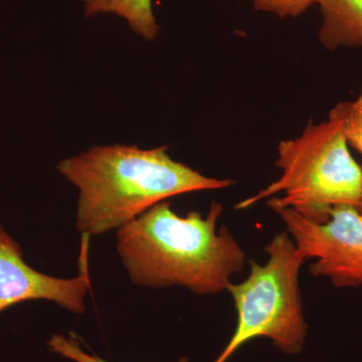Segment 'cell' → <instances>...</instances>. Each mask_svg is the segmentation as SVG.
Here are the masks:
<instances>
[{
	"instance_id": "cell-1",
	"label": "cell",
	"mask_w": 362,
	"mask_h": 362,
	"mask_svg": "<svg viewBox=\"0 0 362 362\" xmlns=\"http://www.w3.org/2000/svg\"><path fill=\"white\" fill-rule=\"evenodd\" d=\"M221 214L223 206L213 202L206 216H181L165 201L119 228L117 250L132 282L181 286L199 295L226 291L246 255L226 226L218 230Z\"/></svg>"
},
{
	"instance_id": "cell-2",
	"label": "cell",
	"mask_w": 362,
	"mask_h": 362,
	"mask_svg": "<svg viewBox=\"0 0 362 362\" xmlns=\"http://www.w3.org/2000/svg\"><path fill=\"white\" fill-rule=\"evenodd\" d=\"M58 170L78 187L76 225L89 237L121 228L176 195L233 185V180L207 177L173 160L168 146H95L62 161Z\"/></svg>"
},
{
	"instance_id": "cell-3",
	"label": "cell",
	"mask_w": 362,
	"mask_h": 362,
	"mask_svg": "<svg viewBox=\"0 0 362 362\" xmlns=\"http://www.w3.org/2000/svg\"><path fill=\"white\" fill-rule=\"evenodd\" d=\"M276 165L280 177L235 209L266 201L273 211L291 209L312 223H324L335 207L359 206L362 168L350 153L334 108L327 120L309 124L298 137L280 142Z\"/></svg>"
},
{
	"instance_id": "cell-4",
	"label": "cell",
	"mask_w": 362,
	"mask_h": 362,
	"mask_svg": "<svg viewBox=\"0 0 362 362\" xmlns=\"http://www.w3.org/2000/svg\"><path fill=\"white\" fill-rule=\"evenodd\" d=\"M265 251L269 256L265 264L252 261L249 276L226 287L237 310V326L214 362L228 361L243 345L259 337L269 338L289 356L303 349L307 323L299 276L305 259L287 230L274 235Z\"/></svg>"
},
{
	"instance_id": "cell-5",
	"label": "cell",
	"mask_w": 362,
	"mask_h": 362,
	"mask_svg": "<svg viewBox=\"0 0 362 362\" xmlns=\"http://www.w3.org/2000/svg\"><path fill=\"white\" fill-rule=\"evenodd\" d=\"M274 211L305 261L315 259L310 267L314 277L329 279L339 288L362 286V214L356 206L335 207L324 223H312L291 209Z\"/></svg>"
},
{
	"instance_id": "cell-6",
	"label": "cell",
	"mask_w": 362,
	"mask_h": 362,
	"mask_svg": "<svg viewBox=\"0 0 362 362\" xmlns=\"http://www.w3.org/2000/svg\"><path fill=\"white\" fill-rule=\"evenodd\" d=\"M88 289L87 266L74 279L40 273L25 263L20 245L0 226V313L21 302L47 300L73 313L83 314Z\"/></svg>"
},
{
	"instance_id": "cell-7",
	"label": "cell",
	"mask_w": 362,
	"mask_h": 362,
	"mask_svg": "<svg viewBox=\"0 0 362 362\" xmlns=\"http://www.w3.org/2000/svg\"><path fill=\"white\" fill-rule=\"evenodd\" d=\"M319 42L325 49L362 47V0H318Z\"/></svg>"
},
{
	"instance_id": "cell-8",
	"label": "cell",
	"mask_w": 362,
	"mask_h": 362,
	"mask_svg": "<svg viewBox=\"0 0 362 362\" xmlns=\"http://www.w3.org/2000/svg\"><path fill=\"white\" fill-rule=\"evenodd\" d=\"M85 14H115L127 21L133 32L147 40H156L158 25L152 0H84Z\"/></svg>"
},
{
	"instance_id": "cell-9",
	"label": "cell",
	"mask_w": 362,
	"mask_h": 362,
	"mask_svg": "<svg viewBox=\"0 0 362 362\" xmlns=\"http://www.w3.org/2000/svg\"><path fill=\"white\" fill-rule=\"evenodd\" d=\"M333 108L341 118L343 133L349 146L362 154V94L354 101L340 102Z\"/></svg>"
},
{
	"instance_id": "cell-10",
	"label": "cell",
	"mask_w": 362,
	"mask_h": 362,
	"mask_svg": "<svg viewBox=\"0 0 362 362\" xmlns=\"http://www.w3.org/2000/svg\"><path fill=\"white\" fill-rule=\"evenodd\" d=\"M47 346L49 351L75 362H107L97 354L85 351L74 333H71L69 337L61 334L52 335L47 340ZM176 362H188V359L181 357Z\"/></svg>"
},
{
	"instance_id": "cell-11",
	"label": "cell",
	"mask_w": 362,
	"mask_h": 362,
	"mask_svg": "<svg viewBox=\"0 0 362 362\" xmlns=\"http://www.w3.org/2000/svg\"><path fill=\"white\" fill-rule=\"evenodd\" d=\"M257 11L277 16L280 18H295L317 6L318 0H249Z\"/></svg>"
},
{
	"instance_id": "cell-12",
	"label": "cell",
	"mask_w": 362,
	"mask_h": 362,
	"mask_svg": "<svg viewBox=\"0 0 362 362\" xmlns=\"http://www.w3.org/2000/svg\"><path fill=\"white\" fill-rule=\"evenodd\" d=\"M358 209L359 213L362 214V188H361V202H359V206L357 207Z\"/></svg>"
}]
</instances>
